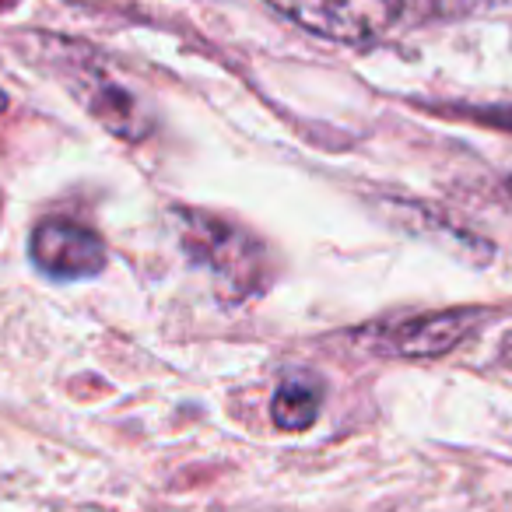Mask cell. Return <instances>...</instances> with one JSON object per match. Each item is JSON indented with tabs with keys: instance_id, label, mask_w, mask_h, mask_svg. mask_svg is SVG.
<instances>
[{
	"instance_id": "1",
	"label": "cell",
	"mask_w": 512,
	"mask_h": 512,
	"mask_svg": "<svg viewBox=\"0 0 512 512\" xmlns=\"http://www.w3.org/2000/svg\"><path fill=\"white\" fill-rule=\"evenodd\" d=\"M176 232L186 256L214 274L225 299H246L264 288V246L239 225L204 211H176Z\"/></svg>"
},
{
	"instance_id": "2",
	"label": "cell",
	"mask_w": 512,
	"mask_h": 512,
	"mask_svg": "<svg viewBox=\"0 0 512 512\" xmlns=\"http://www.w3.org/2000/svg\"><path fill=\"white\" fill-rule=\"evenodd\" d=\"M295 25L334 43L362 46L393 29L404 0H267Z\"/></svg>"
},
{
	"instance_id": "3",
	"label": "cell",
	"mask_w": 512,
	"mask_h": 512,
	"mask_svg": "<svg viewBox=\"0 0 512 512\" xmlns=\"http://www.w3.org/2000/svg\"><path fill=\"white\" fill-rule=\"evenodd\" d=\"M64 81L71 85V92L85 102V109L109 130V134L123 137V141H141L151 130V116L144 113V106L137 102V95L130 88H123L99 60L92 57H64L60 64Z\"/></svg>"
},
{
	"instance_id": "4",
	"label": "cell",
	"mask_w": 512,
	"mask_h": 512,
	"mask_svg": "<svg viewBox=\"0 0 512 512\" xmlns=\"http://www.w3.org/2000/svg\"><path fill=\"white\" fill-rule=\"evenodd\" d=\"M32 260L53 278H92L106 267V246L95 232L67 221H43L32 232Z\"/></svg>"
},
{
	"instance_id": "5",
	"label": "cell",
	"mask_w": 512,
	"mask_h": 512,
	"mask_svg": "<svg viewBox=\"0 0 512 512\" xmlns=\"http://www.w3.org/2000/svg\"><path fill=\"white\" fill-rule=\"evenodd\" d=\"M481 320L484 313H477V309H453V313L407 320L386 334V351L400 358H439L467 341L481 327Z\"/></svg>"
},
{
	"instance_id": "6",
	"label": "cell",
	"mask_w": 512,
	"mask_h": 512,
	"mask_svg": "<svg viewBox=\"0 0 512 512\" xmlns=\"http://www.w3.org/2000/svg\"><path fill=\"white\" fill-rule=\"evenodd\" d=\"M320 404H323V386L320 379L306 376H288L285 383L278 386L271 400V418L278 428L285 432H306L316 418H320Z\"/></svg>"
},
{
	"instance_id": "7",
	"label": "cell",
	"mask_w": 512,
	"mask_h": 512,
	"mask_svg": "<svg viewBox=\"0 0 512 512\" xmlns=\"http://www.w3.org/2000/svg\"><path fill=\"white\" fill-rule=\"evenodd\" d=\"M502 362H505V365H509V369H512V334H509V337H505V341H502Z\"/></svg>"
},
{
	"instance_id": "8",
	"label": "cell",
	"mask_w": 512,
	"mask_h": 512,
	"mask_svg": "<svg viewBox=\"0 0 512 512\" xmlns=\"http://www.w3.org/2000/svg\"><path fill=\"white\" fill-rule=\"evenodd\" d=\"M4 106H8V95L0 92V113H4Z\"/></svg>"
},
{
	"instance_id": "9",
	"label": "cell",
	"mask_w": 512,
	"mask_h": 512,
	"mask_svg": "<svg viewBox=\"0 0 512 512\" xmlns=\"http://www.w3.org/2000/svg\"><path fill=\"white\" fill-rule=\"evenodd\" d=\"M509 190H512V165H509Z\"/></svg>"
}]
</instances>
